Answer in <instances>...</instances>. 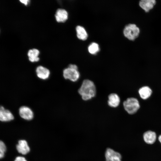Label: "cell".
Here are the masks:
<instances>
[{
  "label": "cell",
  "instance_id": "obj_1",
  "mask_svg": "<svg viewBox=\"0 0 161 161\" xmlns=\"http://www.w3.org/2000/svg\"><path fill=\"white\" fill-rule=\"evenodd\" d=\"M78 91L82 99L85 101L90 100L94 97L96 93L94 83L92 80L87 79L83 81Z\"/></svg>",
  "mask_w": 161,
  "mask_h": 161
},
{
  "label": "cell",
  "instance_id": "obj_2",
  "mask_svg": "<svg viewBox=\"0 0 161 161\" xmlns=\"http://www.w3.org/2000/svg\"><path fill=\"white\" fill-rule=\"evenodd\" d=\"M63 76L65 79L72 82L77 81L80 77V74L77 66L74 64H69L63 70Z\"/></svg>",
  "mask_w": 161,
  "mask_h": 161
},
{
  "label": "cell",
  "instance_id": "obj_3",
  "mask_svg": "<svg viewBox=\"0 0 161 161\" xmlns=\"http://www.w3.org/2000/svg\"><path fill=\"white\" fill-rule=\"evenodd\" d=\"M124 36L130 41H134L139 36L140 30L135 24H129L126 25L123 30Z\"/></svg>",
  "mask_w": 161,
  "mask_h": 161
},
{
  "label": "cell",
  "instance_id": "obj_4",
  "mask_svg": "<svg viewBox=\"0 0 161 161\" xmlns=\"http://www.w3.org/2000/svg\"><path fill=\"white\" fill-rule=\"evenodd\" d=\"M123 106L125 110L130 114L135 113L140 107L138 101L134 97L127 98L123 102Z\"/></svg>",
  "mask_w": 161,
  "mask_h": 161
},
{
  "label": "cell",
  "instance_id": "obj_5",
  "mask_svg": "<svg viewBox=\"0 0 161 161\" xmlns=\"http://www.w3.org/2000/svg\"><path fill=\"white\" fill-rule=\"evenodd\" d=\"M105 156L106 161H121L120 154L110 148H107Z\"/></svg>",
  "mask_w": 161,
  "mask_h": 161
},
{
  "label": "cell",
  "instance_id": "obj_6",
  "mask_svg": "<svg viewBox=\"0 0 161 161\" xmlns=\"http://www.w3.org/2000/svg\"><path fill=\"white\" fill-rule=\"evenodd\" d=\"M19 113L22 118L26 120H30L33 117V111L31 109L27 106L21 107L19 109Z\"/></svg>",
  "mask_w": 161,
  "mask_h": 161
},
{
  "label": "cell",
  "instance_id": "obj_7",
  "mask_svg": "<svg viewBox=\"0 0 161 161\" xmlns=\"http://www.w3.org/2000/svg\"><path fill=\"white\" fill-rule=\"evenodd\" d=\"M14 117L9 110L5 109L3 106L0 108V120L2 122H8L13 120Z\"/></svg>",
  "mask_w": 161,
  "mask_h": 161
},
{
  "label": "cell",
  "instance_id": "obj_8",
  "mask_svg": "<svg viewBox=\"0 0 161 161\" xmlns=\"http://www.w3.org/2000/svg\"><path fill=\"white\" fill-rule=\"evenodd\" d=\"M156 3L155 0H141L139 4L140 7L145 12H148L153 8Z\"/></svg>",
  "mask_w": 161,
  "mask_h": 161
},
{
  "label": "cell",
  "instance_id": "obj_9",
  "mask_svg": "<svg viewBox=\"0 0 161 161\" xmlns=\"http://www.w3.org/2000/svg\"><path fill=\"white\" fill-rule=\"evenodd\" d=\"M36 72L37 77L42 80L48 79L50 74L49 70L47 68L41 66H39L37 67Z\"/></svg>",
  "mask_w": 161,
  "mask_h": 161
},
{
  "label": "cell",
  "instance_id": "obj_10",
  "mask_svg": "<svg viewBox=\"0 0 161 161\" xmlns=\"http://www.w3.org/2000/svg\"><path fill=\"white\" fill-rule=\"evenodd\" d=\"M120 99L119 96L116 93H112L108 96V105L111 107L116 108L119 105Z\"/></svg>",
  "mask_w": 161,
  "mask_h": 161
},
{
  "label": "cell",
  "instance_id": "obj_11",
  "mask_svg": "<svg viewBox=\"0 0 161 161\" xmlns=\"http://www.w3.org/2000/svg\"><path fill=\"white\" fill-rule=\"evenodd\" d=\"M16 149L19 153L23 155L28 153L30 150L27 142L25 140H20L18 141Z\"/></svg>",
  "mask_w": 161,
  "mask_h": 161
},
{
  "label": "cell",
  "instance_id": "obj_12",
  "mask_svg": "<svg viewBox=\"0 0 161 161\" xmlns=\"http://www.w3.org/2000/svg\"><path fill=\"white\" fill-rule=\"evenodd\" d=\"M55 16L56 20L57 22H64L68 18V13L65 9L59 8L56 11Z\"/></svg>",
  "mask_w": 161,
  "mask_h": 161
},
{
  "label": "cell",
  "instance_id": "obj_13",
  "mask_svg": "<svg viewBox=\"0 0 161 161\" xmlns=\"http://www.w3.org/2000/svg\"><path fill=\"white\" fill-rule=\"evenodd\" d=\"M143 137L145 142L150 144H153L156 139V135L155 133L151 131L145 132Z\"/></svg>",
  "mask_w": 161,
  "mask_h": 161
},
{
  "label": "cell",
  "instance_id": "obj_14",
  "mask_svg": "<svg viewBox=\"0 0 161 161\" xmlns=\"http://www.w3.org/2000/svg\"><path fill=\"white\" fill-rule=\"evenodd\" d=\"M138 92L142 98L146 99L151 96L152 91L151 89L149 87L144 86L139 89Z\"/></svg>",
  "mask_w": 161,
  "mask_h": 161
},
{
  "label": "cell",
  "instance_id": "obj_15",
  "mask_svg": "<svg viewBox=\"0 0 161 161\" xmlns=\"http://www.w3.org/2000/svg\"><path fill=\"white\" fill-rule=\"evenodd\" d=\"M39 52V50L35 48L29 50L27 52V55L29 60L31 62L38 61L39 58L38 57Z\"/></svg>",
  "mask_w": 161,
  "mask_h": 161
},
{
  "label": "cell",
  "instance_id": "obj_16",
  "mask_svg": "<svg viewBox=\"0 0 161 161\" xmlns=\"http://www.w3.org/2000/svg\"><path fill=\"white\" fill-rule=\"evenodd\" d=\"M78 38L82 40H86L88 37V34L85 28L81 26H77L76 28Z\"/></svg>",
  "mask_w": 161,
  "mask_h": 161
},
{
  "label": "cell",
  "instance_id": "obj_17",
  "mask_svg": "<svg viewBox=\"0 0 161 161\" xmlns=\"http://www.w3.org/2000/svg\"><path fill=\"white\" fill-rule=\"evenodd\" d=\"M88 50L91 54H95L100 50L99 46L97 43L92 42L89 45Z\"/></svg>",
  "mask_w": 161,
  "mask_h": 161
},
{
  "label": "cell",
  "instance_id": "obj_18",
  "mask_svg": "<svg viewBox=\"0 0 161 161\" xmlns=\"http://www.w3.org/2000/svg\"><path fill=\"white\" fill-rule=\"evenodd\" d=\"M6 146L4 143L0 141V158H3L4 155V153L6 151Z\"/></svg>",
  "mask_w": 161,
  "mask_h": 161
},
{
  "label": "cell",
  "instance_id": "obj_19",
  "mask_svg": "<svg viewBox=\"0 0 161 161\" xmlns=\"http://www.w3.org/2000/svg\"><path fill=\"white\" fill-rule=\"evenodd\" d=\"M14 161H27V160L24 157L18 156L16 158Z\"/></svg>",
  "mask_w": 161,
  "mask_h": 161
},
{
  "label": "cell",
  "instance_id": "obj_20",
  "mask_svg": "<svg viewBox=\"0 0 161 161\" xmlns=\"http://www.w3.org/2000/svg\"><path fill=\"white\" fill-rule=\"evenodd\" d=\"M19 1L22 3L24 4L25 5H27L28 4V2L29 1L28 0H21Z\"/></svg>",
  "mask_w": 161,
  "mask_h": 161
},
{
  "label": "cell",
  "instance_id": "obj_21",
  "mask_svg": "<svg viewBox=\"0 0 161 161\" xmlns=\"http://www.w3.org/2000/svg\"><path fill=\"white\" fill-rule=\"evenodd\" d=\"M158 140L161 143V135L159 136L158 137Z\"/></svg>",
  "mask_w": 161,
  "mask_h": 161
}]
</instances>
